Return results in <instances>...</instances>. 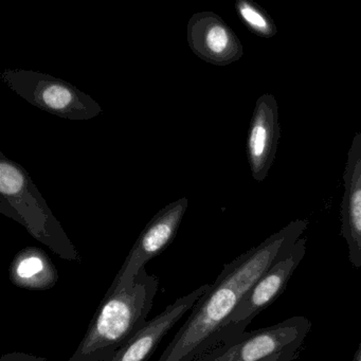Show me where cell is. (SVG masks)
I'll return each mask as SVG.
<instances>
[{"label": "cell", "instance_id": "obj_1", "mask_svg": "<svg viewBox=\"0 0 361 361\" xmlns=\"http://www.w3.org/2000/svg\"><path fill=\"white\" fill-rule=\"evenodd\" d=\"M307 219H295L224 266L210 288L192 308L158 361H197L219 346L230 317L272 264L301 238Z\"/></svg>", "mask_w": 361, "mask_h": 361}, {"label": "cell", "instance_id": "obj_2", "mask_svg": "<svg viewBox=\"0 0 361 361\" xmlns=\"http://www.w3.org/2000/svg\"><path fill=\"white\" fill-rule=\"evenodd\" d=\"M158 288V279L145 269L132 286L109 287L69 361L111 358L147 324Z\"/></svg>", "mask_w": 361, "mask_h": 361}, {"label": "cell", "instance_id": "obj_3", "mask_svg": "<svg viewBox=\"0 0 361 361\" xmlns=\"http://www.w3.org/2000/svg\"><path fill=\"white\" fill-rule=\"evenodd\" d=\"M0 213L14 219L32 238L67 261L81 257L48 207L30 175L0 152Z\"/></svg>", "mask_w": 361, "mask_h": 361}, {"label": "cell", "instance_id": "obj_4", "mask_svg": "<svg viewBox=\"0 0 361 361\" xmlns=\"http://www.w3.org/2000/svg\"><path fill=\"white\" fill-rule=\"evenodd\" d=\"M0 80L33 106L67 120H90L102 107L90 94L62 79L25 69H5Z\"/></svg>", "mask_w": 361, "mask_h": 361}, {"label": "cell", "instance_id": "obj_5", "mask_svg": "<svg viewBox=\"0 0 361 361\" xmlns=\"http://www.w3.org/2000/svg\"><path fill=\"white\" fill-rule=\"evenodd\" d=\"M312 322L306 317H291L271 326L246 331L197 361H264L283 353H299Z\"/></svg>", "mask_w": 361, "mask_h": 361}, {"label": "cell", "instance_id": "obj_6", "mask_svg": "<svg viewBox=\"0 0 361 361\" xmlns=\"http://www.w3.org/2000/svg\"><path fill=\"white\" fill-rule=\"evenodd\" d=\"M305 252L306 238H301L272 264L269 270L243 298L230 317L219 337V346L230 343L246 333V327L251 321L279 299L286 289L293 272L299 267Z\"/></svg>", "mask_w": 361, "mask_h": 361}, {"label": "cell", "instance_id": "obj_7", "mask_svg": "<svg viewBox=\"0 0 361 361\" xmlns=\"http://www.w3.org/2000/svg\"><path fill=\"white\" fill-rule=\"evenodd\" d=\"M189 207L187 197L166 204L145 226L126 257L111 287H128L151 259L161 255L174 240Z\"/></svg>", "mask_w": 361, "mask_h": 361}, {"label": "cell", "instance_id": "obj_8", "mask_svg": "<svg viewBox=\"0 0 361 361\" xmlns=\"http://www.w3.org/2000/svg\"><path fill=\"white\" fill-rule=\"evenodd\" d=\"M187 41L195 56L215 66H228L244 56L240 39L214 12L192 16L187 26Z\"/></svg>", "mask_w": 361, "mask_h": 361}, {"label": "cell", "instance_id": "obj_9", "mask_svg": "<svg viewBox=\"0 0 361 361\" xmlns=\"http://www.w3.org/2000/svg\"><path fill=\"white\" fill-rule=\"evenodd\" d=\"M280 138L279 106L274 94H264L255 102L247 137V159L255 181L265 180L276 159Z\"/></svg>", "mask_w": 361, "mask_h": 361}, {"label": "cell", "instance_id": "obj_10", "mask_svg": "<svg viewBox=\"0 0 361 361\" xmlns=\"http://www.w3.org/2000/svg\"><path fill=\"white\" fill-rule=\"evenodd\" d=\"M210 285H202L195 290L175 300L161 314L147 321L128 343L106 361H149L161 340L187 312L192 310L198 300L210 288Z\"/></svg>", "mask_w": 361, "mask_h": 361}, {"label": "cell", "instance_id": "obj_11", "mask_svg": "<svg viewBox=\"0 0 361 361\" xmlns=\"http://www.w3.org/2000/svg\"><path fill=\"white\" fill-rule=\"evenodd\" d=\"M341 235L348 247L353 267L361 268V133H357L348 152L343 173Z\"/></svg>", "mask_w": 361, "mask_h": 361}, {"label": "cell", "instance_id": "obj_12", "mask_svg": "<svg viewBox=\"0 0 361 361\" xmlns=\"http://www.w3.org/2000/svg\"><path fill=\"white\" fill-rule=\"evenodd\" d=\"M14 286L28 290H49L59 281V272L47 253L37 247H27L16 253L9 267Z\"/></svg>", "mask_w": 361, "mask_h": 361}, {"label": "cell", "instance_id": "obj_13", "mask_svg": "<svg viewBox=\"0 0 361 361\" xmlns=\"http://www.w3.org/2000/svg\"><path fill=\"white\" fill-rule=\"evenodd\" d=\"M235 11L243 24L257 37L271 39L278 33L276 24L269 14L253 1L238 0L235 3Z\"/></svg>", "mask_w": 361, "mask_h": 361}, {"label": "cell", "instance_id": "obj_14", "mask_svg": "<svg viewBox=\"0 0 361 361\" xmlns=\"http://www.w3.org/2000/svg\"><path fill=\"white\" fill-rule=\"evenodd\" d=\"M0 361H47V359L45 357H39L28 353L12 352L4 354Z\"/></svg>", "mask_w": 361, "mask_h": 361}, {"label": "cell", "instance_id": "obj_15", "mask_svg": "<svg viewBox=\"0 0 361 361\" xmlns=\"http://www.w3.org/2000/svg\"><path fill=\"white\" fill-rule=\"evenodd\" d=\"M299 353H283V354H278L276 356L270 357L264 361H281L282 359L287 358V357H295L297 358Z\"/></svg>", "mask_w": 361, "mask_h": 361}, {"label": "cell", "instance_id": "obj_16", "mask_svg": "<svg viewBox=\"0 0 361 361\" xmlns=\"http://www.w3.org/2000/svg\"><path fill=\"white\" fill-rule=\"evenodd\" d=\"M353 361H361V340L360 342H359L358 348H357L356 353H355Z\"/></svg>", "mask_w": 361, "mask_h": 361}, {"label": "cell", "instance_id": "obj_17", "mask_svg": "<svg viewBox=\"0 0 361 361\" xmlns=\"http://www.w3.org/2000/svg\"><path fill=\"white\" fill-rule=\"evenodd\" d=\"M295 359V357H287V358L282 359L281 361H293Z\"/></svg>", "mask_w": 361, "mask_h": 361}]
</instances>
